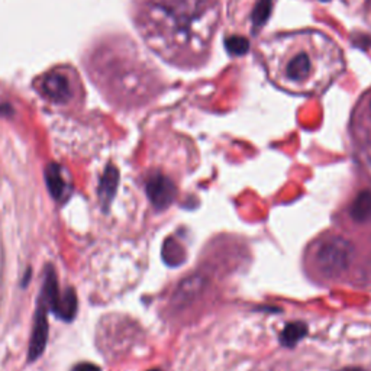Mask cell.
<instances>
[{"label": "cell", "instance_id": "1", "mask_svg": "<svg viewBox=\"0 0 371 371\" xmlns=\"http://www.w3.org/2000/svg\"><path fill=\"white\" fill-rule=\"evenodd\" d=\"M332 44L334 43L321 32L279 38L271 43L272 47L282 50V52L275 51V58L270 57L271 70L275 68V77L286 89L295 92L321 90L334 75L319 70V52Z\"/></svg>", "mask_w": 371, "mask_h": 371}, {"label": "cell", "instance_id": "2", "mask_svg": "<svg viewBox=\"0 0 371 371\" xmlns=\"http://www.w3.org/2000/svg\"><path fill=\"white\" fill-rule=\"evenodd\" d=\"M218 21L214 0H168L155 3L148 12L152 31L167 36L179 48H203Z\"/></svg>", "mask_w": 371, "mask_h": 371}, {"label": "cell", "instance_id": "3", "mask_svg": "<svg viewBox=\"0 0 371 371\" xmlns=\"http://www.w3.org/2000/svg\"><path fill=\"white\" fill-rule=\"evenodd\" d=\"M354 257V248L342 237L321 238L314 251L312 261L314 268L322 279L337 280L348 271Z\"/></svg>", "mask_w": 371, "mask_h": 371}, {"label": "cell", "instance_id": "4", "mask_svg": "<svg viewBox=\"0 0 371 371\" xmlns=\"http://www.w3.org/2000/svg\"><path fill=\"white\" fill-rule=\"evenodd\" d=\"M50 307L38 299V307L35 314V321H34V329L32 335L29 341V351H28V360L35 361L40 358L44 353V349L47 347V340H48V314Z\"/></svg>", "mask_w": 371, "mask_h": 371}, {"label": "cell", "instance_id": "5", "mask_svg": "<svg viewBox=\"0 0 371 371\" xmlns=\"http://www.w3.org/2000/svg\"><path fill=\"white\" fill-rule=\"evenodd\" d=\"M177 194L174 183L161 173H155L147 182V196L152 206L159 210L168 208Z\"/></svg>", "mask_w": 371, "mask_h": 371}, {"label": "cell", "instance_id": "6", "mask_svg": "<svg viewBox=\"0 0 371 371\" xmlns=\"http://www.w3.org/2000/svg\"><path fill=\"white\" fill-rule=\"evenodd\" d=\"M41 90L47 99L54 103H67L73 93L68 77L58 70H52L44 75Z\"/></svg>", "mask_w": 371, "mask_h": 371}, {"label": "cell", "instance_id": "7", "mask_svg": "<svg viewBox=\"0 0 371 371\" xmlns=\"http://www.w3.org/2000/svg\"><path fill=\"white\" fill-rule=\"evenodd\" d=\"M119 184V171L115 166L109 164L102 175V180L99 184V196L103 203V206L108 209L112 203L116 190H118Z\"/></svg>", "mask_w": 371, "mask_h": 371}, {"label": "cell", "instance_id": "8", "mask_svg": "<svg viewBox=\"0 0 371 371\" xmlns=\"http://www.w3.org/2000/svg\"><path fill=\"white\" fill-rule=\"evenodd\" d=\"M45 183L47 187L51 193V196L57 201H60L64 198V194L67 193V183L63 174V167L60 164L51 163L45 168Z\"/></svg>", "mask_w": 371, "mask_h": 371}, {"label": "cell", "instance_id": "9", "mask_svg": "<svg viewBox=\"0 0 371 371\" xmlns=\"http://www.w3.org/2000/svg\"><path fill=\"white\" fill-rule=\"evenodd\" d=\"M349 218L356 224H368L371 222V191L363 190L358 193L354 202L348 209Z\"/></svg>", "mask_w": 371, "mask_h": 371}, {"label": "cell", "instance_id": "10", "mask_svg": "<svg viewBox=\"0 0 371 371\" xmlns=\"http://www.w3.org/2000/svg\"><path fill=\"white\" fill-rule=\"evenodd\" d=\"M77 295H75V290L73 287L66 289L63 293H60V298H58L52 312L55 314V317H58L63 321H73L75 314H77Z\"/></svg>", "mask_w": 371, "mask_h": 371}, {"label": "cell", "instance_id": "11", "mask_svg": "<svg viewBox=\"0 0 371 371\" xmlns=\"http://www.w3.org/2000/svg\"><path fill=\"white\" fill-rule=\"evenodd\" d=\"M205 287V279L202 276H193L186 279L175 291L174 302L177 305L190 303L193 299H196L202 289Z\"/></svg>", "mask_w": 371, "mask_h": 371}, {"label": "cell", "instance_id": "12", "mask_svg": "<svg viewBox=\"0 0 371 371\" xmlns=\"http://www.w3.org/2000/svg\"><path fill=\"white\" fill-rule=\"evenodd\" d=\"M307 335V326L303 322H293L284 326L280 334V342L284 347H295L302 338Z\"/></svg>", "mask_w": 371, "mask_h": 371}, {"label": "cell", "instance_id": "13", "mask_svg": "<svg viewBox=\"0 0 371 371\" xmlns=\"http://www.w3.org/2000/svg\"><path fill=\"white\" fill-rule=\"evenodd\" d=\"M163 259L168 265L177 267L184 263L186 251L174 238H168L163 245Z\"/></svg>", "mask_w": 371, "mask_h": 371}, {"label": "cell", "instance_id": "14", "mask_svg": "<svg viewBox=\"0 0 371 371\" xmlns=\"http://www.w3.org/2000/svg\"><path fill=\"white\" fill-rule=\"evenodd\" d=\"M271 5H272V0H260L259 5L256 6V9H254V16H252L254 25H256V27L264 25L265 19L270 15Z\"/></svg>", "mask_w": 371, "mask_h": 371}, {"label": "cell", "instance_id": "15", "mask_svg": "<svg viewBox=\"0 0 371 371\" xmlns=\"http://www.w3.org/2000/svg\"><path fill=\"white\" fill-rule=\"evenodd\" d=\"M226 48L233 55H242L248 51V41L242 36H229L226 40Z\"/></svg>", "mask_w": 371, "mask_h": 371}, {"label": "cell", "instance_id": "16", "mask_svg": "<svg viewBox=\"0 0 371 371\" xmlns=\"http://www.w3.org/2000/svg\"><path fill=\"white\" fill-rule=\"evenodd\" d=\"M71 371H102V370L92 363H80V364H77Z\"/></svg>", "mask_w": 371, "mask_h": 371}, {"label": "cell", "instance_id": "17", "mask_svg": "<svg viewBox=\"0 0 371 371\" xmlns=\"http://www.w3.org/2000/svg\"><path fill=\"white\" fill-rule=\"evenodd\" d=\"M341 371H367L364 368H358V367H348V368H344Z\"/></svg>", "mask_w": 371, "mask_h": 371}, {"label": "cell", "instance_id": "18", "mask_svg": "<svg viewBox=\"0 0 371 371\" xmlns=\"http://www.w3.org/2000/svg\"><path fill=\"white\" fill-rule=\"evenodd\" d=\"M150 371H161V370H159V368H152V370H150Z\"/></svg>", "mask_w": 371, "mask_h": 371}, {"label": "cell", "instance_id": "19", "mask_svg": "<svg viewBox=\"0 0 371 371\" xmlns=\"http://www.w3.org/2000/svg\"><path fill=\"white\" fill-rule=\"evenodd\" d=\"M322 2H328V0H322Z\"/></svg>", "mask_w": 371, "mask_h": 371}, {"label": "cell", "instance_id": "20", "mask_svg": "<svg viewBox=\"0 0 371 371\" xmlns=\"http://www.w3.org/2000/svg\"><path fill=\"white\" fill-rule=\"evenodd\" d=\"M370 108H371V102H370Z\"/></svg>", "mask_w": 371, "mask_h": 371}]
</instances>
